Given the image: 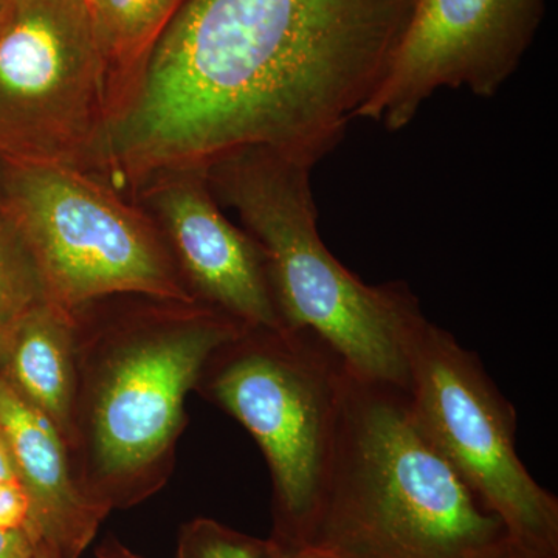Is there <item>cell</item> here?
<instances>
[{
    "instance_id": "7c38bea8",
    "label": "cell",
    "mask_w": 558,
    "mask_h": 558,
    "mask_svg": "<svg viewBox=\"0 0 558 558\" xmlns=\"http://www.w3.org/2000/svg\"><path fill=\"white\" fill-rule=\"evenodd\" d=\"M75 312L47 300L13 319L2 376L60 429L69 449L78 387Z\"/></svg>"
},
{
    "instance_id": "603a6c76",
    "label": "cell",
    "mask_w": 558,
    "mask_h": 558,
    "mask_svg": "<svg viewBox=\"0 0 558 558\" xmlns=\"http://www.w3.org/2000/svg\"><path fill=\"white\" fill-rule=\"evenodd\" d=\"M33 558H62L57 550L49 548L46 543L39 542Z\"/></svg>"
},
{
    "instance_id": "9c48e42d",
    "label": "cell",
    "mask_w": 558,
    "mask_h": 558,
    "mask_svg": "<svg viewBox=\"0 0 558 558\" xmlns=\"http://www.w3.org/2000/svg\"><path fill=\"white\" fill-rule=\"evenodd\" d=\"M545 7L546 0H417L357 119L398 132L440 89L494 98L520 68Z\"/></svg>"
},
{
    "instance_id": "5bb4252c",
    "label": "cell",
    "mask_w": 558,
    "mask_h": 558,
    "mask_svg": "<svg viewBox=\"0 0 558 558\" xmlns=\"http://www.w3.org/2000/svg\"><path fill=\"white\" fill-rule=\"evenodd\" d=\"M47 300L31 247L13 219L0 211V315L16 318Z\"/></svg>"
},
{
    "instance_id": "44dd1931",
    "label": "cell",
    "mask_w": 558,
    "mask_h": 558,
    "mask_svg": "<svg viewBox=\"0 0 558 558\" xmlns=\"http://www.w3.org/2000/svg\"><path fill=\"white\" fill-rule=\"evenodd\" d=\"M14 318H7L0 315V374L5 368L7 354H9V343L11 326H13Z\"/></svg>"
},
{
    "instance_id": "8fae6325",
    "label": "cell",
    "mask_w": 558,
    "mask_h": 558,
    "mask_svg": "<svg viewBox=\"0 0 558 558\" xmlns=\"http://www.w3.org/2000/svg\"><path fill=\"white\" fill-rule=\"evenodd\" d=\"M0 432L31 502V529L62 558H78L109 510L81 486L60 429L0 374Z\"/></svg>"
},
{
    "instance_id": "8992f818",
    "label": "cell",
    "mask_w": 558,
    "mask_h": 558,
    "mask_svg": "<svg viewBox=\"0 0 558 558\" xmlns=\"http://www.w3.org/2000/svg\"><path fill=\"white\" fill-rule=\"evenodd\" d=\"M2 194L53 303L72 312L116 296L197 303L157 223L97 175L2 160Z\"/></svg>"
},
{
    "instance_id": "484cf974",
    "label": "cell",
    "mask_w": 558,
    "mask_h": 558,
    "mask_svg": "<svg viewBox=\"0 0 558 558\" xmlns=\"http://www.w3.org/2000/svg\"><path fill=\"white\" fill-rule=\"evenodd\" d=\"M87 2H89V0H87Z\"/></svg>"
},
{
    "instance_id": "d6986e66",
    "label": "cell",
    "mask_w": 558,
    "mask_h": 558,
    "mask_svg": "<svg viewBox=\"0 0 558 558\" xmlns=\"http://www.w3.org/2000/svg\"><path fill=\"white\" fill-rule=\"evenodd\" d=\"M98 558H142L132 553L126 546L121 545L119 539L109 538L97 550Z\"/></svg>"
},
{
    "instance_id": "52a82bcc",
    "label": "cell",
    "mask_w": 558,
    "mask_h": 558,
    "mask_svg": "<svg viewBox=\"0 0 558 558\" xmlns=\"http://www.w3.org/2000/svg\"><path fill=\"white\" fill-rule=\"evenodd\" d=\"M411 416L521 548L558 558V501L517 453V411L475 352L422 317L407 344Z\"/></svg>"
},
{
    "instance_id": "ac0fdd59",
    "label": "cell",
    "mask_w": 558,
    "mask_h": 558,
    "mask_svg": "<svg viewBox=\"0 0 558 558\" xmlns=\"http://www.w3.org/2000/svg\"><path fill=\"white\" fill-rule=\"evenodd\" d=\"M14 481H17L16 468H14L9 444L0 432V483H14Z\"/></svg>"
},
{
    "instance_id": "6da1fadb",
    "label": "cell",
    "mask_w": 558,
    "mask_h": 558,
    "mask_svg": "<svg viewBox=\"0 0 558 558\" xmlns=\"http://www.w3.org/2000/svg\"><path fill=\"white\" fill-rule=\"evenodd\" d=\"M417 0H183L92 174L153 180L264 146L325 157L391 64Z\"/></svg>"
},
{
    "instance_id": "7402d4cb",
    "label": "cell",
    "mask_w": 558,
    "mask_h": 558,
    "mask_svg": "<svg viewBox=\"0 0 558 558\" xmlns=\"http://www.w3.org/2000/svg\"><path fill=\"white\" fill-rule=\"evenodd\" d=\"M286 558H337L328 550L318 548V546L304 545L299 548H288Z\"/></svg>"
},
{
    "instance_id": "2e32d148",
    "label": "cell",
    "mask_w": 558,
    "mask_h": 558,
    "mask_svg": "<svg viewBox=\"0 0 558 558\" xmlns=\"http://www.w3.org/2000/svg\"><path fill=\"white\" fill-rule=\"evenodd\" d=\"M20 527L31 529V502L27 495L17 481L0 483V529Z\"/></svg>"
},
{
    "instance_id": "ffe728a7",
    "label": "cell",
    "mask_w": 558,
    "mask_h": 558,
    "mask_svg": "<svg viewBox=\"0 0 558 558\" xmlns=\"http://www.w3.org/2000/svg\"><path fill=\"white\" fill-rule=\"evenodd\" d=\"M487 558H550L546 556H542V554L532 553V550L521 548L520 545H517L515 542L509 539L506 545H502L501 548L495 550L494 554H490Z\"/></svg>"
},
{
    "instance_id": "5b68a950",
    "label": "cell",
    "mask_w": 558,
    "mask_h": 558,
    "mask_svg": "<svg viewBox=\"0 0 558 558\" xmlns=\"http://www.w3.org/2000/svg\"><path fill=\"white\" fill-rule=\"evenodd\" d=\"M349 373L307 330L245 329L205 366L197 387L247 429L274 483V537L310 545L328 486Z\"/></svg>"
},
{
    "instance_id": "cb8c5ba5",
    "label": "cell",
    "mask_w": 558,
    "mask_h": 558,
    "mask_svg": "<svg viewBox=\"0 0 558 558\" xmlns=\"http://www.w3.org/2000/svg\"><path fill=\"white\" fill-rule=\"evenodd\" d=\"M10 0H0V24H2L3 17H5L7 9H9Z\"/></svg>"
},
{
    "instance_id": "ba28073f",
    "label": "cell",
    "mask_w": 558,
    "mask_h": 558,
    "mask_svg": "<svg viewBox=\"0 0 558 558\" xmlns=\"http://www.w3.org/2000/svg\"><path fill=\"white\" fill-rule=\"evenodd\" d=\"M106 123L87 0H10L0 24V159L89 172Z\"/></svg>"
},
{
    "instance_id": "3957f363",
    "label": "cell",
    "mask_w": 558,
    "mask_h": 558,
    "mask_svg": "<svg viewBox=\"0 0 558 558\" xmlns=\"http://www.w3.org/2000/svg\"><path fill=\"white\" fill-rule=\"evenodd\" d=\"M319 160L248 146L205 175L220 207L236 213L266 253L286 329L325 341L355 379L407 389V344L424 312L405 282L366 284L326 247L311 186Z\"/></svg>"
},
{
    "instance_id": "9a60e30c",
    "label": "cell",
    "mask_w": 558,
    "mask_h": 558,
    "mask_svg": "<svg viewBox=\"0 0 558 558\" xmlns=\"http://www.w3.org/2000/svg\"><path fill=\"white\" fill-rule=\"evenodd\" d=\"M286 554L288 548L274 537H252L216 520H191L180 529L178 558H286Z\"/></svg>"
},
{
    "instance_id": "277c9868",
    "label": "cell",
    "mask_w": 558,
    "mask_h": 558,
    "mask_svg": "<svg viewBox=\"0 0 558 558\" xmlns=\"http://www.w3.org/2000/svg\"><path fill=\"white\" fill-rule=\"evenodd\" d=\"M509 539L422 435L407 389L351 374L310 545L337 558H487Z\"/></svg>"
},
{
    "instance_id": "7a4b0ae2",
    "label": "cell",
    "mask_w": 558,
    "mask_h": 558,
    "mask_svg": "<svg viewBox=\"0 0 558 558\" xmlns=\"http://www.w3.org/2000/svg\"><path fill=\"white\" fill-rule=\"evenodd\" d=\"M132 296L90 325L78 311V387L70 446L81 486L106 510L131 508L167 480L185 399L244 326L199 303Z\"/></svg>"
},
{
    "instance_id": "d4e9b609",
    "label": "cell",
    "mask_w": 558,
    "mask_h": 558,
    "mask_svg": "<svg viewBox=\"0 0 558 558\" xmlns=\"http://www.w3.org/2000/svg\"><path fill=\"white\" fill-rule=\"evenodd\" d=\"M2 202H3V194H2V160H0V211H2Z\"/></svg>"
},
{
    "instance_id": "4fadbf2b",
    "label": "cell",
    "mask_w": 558,
    "mask_h": 558,
    "mask_svg": "<svg viewBox=\"0 0 558 558\" xmlns=\"http://www.w3.org/2000/svg\"><path fill=\"white\" fill-rule=\"evenodd\" d=\"M87 3L105 69L108 126L130 98L150 51L183 0H89Z\"/></svg>"
},
{
    "instance_id": "e0dca14e",
    "label": "cell",
    "mask_w": 558,
    "mask_h": 558,
    "mask_svg": "<svg viewBox=\"0 0 558 558\" xmlns=\"http://www.w3.org/2000/svg\"><path fill=\"white\" fill-rule=\"evenodd\" d=\"M38 543L31 529H0V558H33Z\"/></svg>"
},
{
    "instance_id": "30bf717a",
    "label": "cell",
    "mask_w": 558,
    "mask_h": 558,
    "mask_svg": "<svg viewBox=\"0 0 558 558\" xmlns=\"http://www.w3.org/2000/svg\"><path fill=\"white\" fill-rule=\"evenodd\" d=\"M132 202L159 227L197 303L247 329H286L266 253L223 215L205 170L153 180Z\"/></svg>"
}]
</instances>
